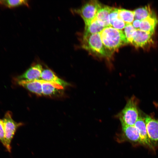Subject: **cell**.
<instances>
[{
	"instance_id": "obj_1",
	"label": "cell",
	"mask_w": 158,
	"mask_h": 158,
	"mask_svg": "<svg viewBox=\"0 0 158 158\" xmlns=\"http://www.w3.org/2000/svg\"><path fill=\"white\" fill-rule=\"evenodd\" d=\"M99 34L105 47L113 53L128 44L124 32L122 30L109 26L104 28Z\"/></svg>"
},
{
	"instance_id": "obj_2",
	"label": "cell",
	"mask_w": 158,
	"mask_h": 158,
	"mask_svg": "<svg viewBox=\"0 0 158 158\" xmlns=\"http://www.w3.org/2000/svg\"><path fill=\"white\" fill-rule=\"evenodd\" d=\"M82 47L91 54L100 58L109 59L113 54L103 44L99 33L83 35Z\"/></svg>"
},
{
	"instance_id": "obj_3",
	"label": "cell",
	"mask_w": 158,
	"mask_h": 158,
	"mask_svg": "<svg viewBox=\"0 0 158 158\" xmlns=\"http://www.w3.org/2000/svg\"><path fill=\"white\" fill-rule=\"evenodd\" d=\"M138 104L137 98L134 96H132L124 108L116 115L121 125L134 126L139 116Z\"/></svg>"
},
{
	"instance_id": "obj_4",
	"label": "cell",
	"mask_w": 158,
	"mask_h": 158,
	"mask_svg": "<svg viewBox=\"0 0 158 158\" xmlns=\"http://www.w3.org/2000/svg\"><path fill=\"white\" fill-rule=\"evenodd\" d=\"M12 115L11 112L8 111L6 113L2 119L6 142L5 148L9 152H11V142L16 131L24 124L22 122L15 121L12 118Z\"/></svg>"
},
{
	"instance_id": "obj_5",
	"label": "cell",
	"mask_w": 158,
	"mask_h": 158,
	"mask_svg": "<svg viewBox=\"0 0 158 158\" xmlns=\"http://www.w3.org/2000/svg\"><path fill=\"white\" fill-rule=\"evenodd\" d=\"M102 5L98 1L91 0L86 2L80 8L74 10V12L81 16L86 25L95 18Z\"/></svg>"
},
{
	"instance_id": "obj_6",
	"label": "cell",
	"mask_w": 158,
	"mask_h": 158,
	"mask_svg": "<svg viewBox=\"0 0 158 158\" xmlns=\"http://www.w3.org/2000/svg\"><path fill=\"white\" fill-rule=\"evenodd\" d=\"M150 140L153 146L158 147V120L146 115L144 118Z\"/></svg>"
},
{
	"instance_id": "obj_7",
	"label": "cell",
	"mask_w": 158,
	"mask_h": 158,
	"mask_svg": "<svg viewBox=\"0 0 158 158\" xmlns=\"http://www.w3.org/2000/svg\"><path fill=\"white\" fill-rule=\"evenodd\" d=\"M121 140L126 141L133 145H141L138 131L134 126L122 125V132Z\"/></svg>"
},
{
	"instance_id": "obj_8",
	"label": "cell",
	"mask_w": 158,
	"mask_h": 158,
	"mask_svg": "<svg viewBox=\"0 0 158 158\" xmlns=\"http://www.w3.org/2000/svg\"><path fill=\"white\" fill-rule=\"evenodd\" d=\"M134 126L138 133L141 145L151 150H154V148L152 145L148 136L144 119L139 116Z\"/></svg>"
},
{
	"instance_id": "obj_9",
	"label": "cell",
	"mask_w": 158,
	"mask_h": 158,
	"mask_svg": "<svg viewBox=\"0 0 158 158\" xmlns=\"http://www.w3.org/2000/svg\"><path fill=\"white\" fill-rule=\"evenodd\" d=\"M153 35L149 33L137 30L136 34L131 44L137 48L146 47L153 43Z\"/></svg>"
},
{
	"instance_id": "obj_10",
	"label": "cell",
	"mask_w": 158,
	"mask_h": 158,
	"mask_svg": "<svg viewBox=\"0 0 158 158\" xmlns=\"http://www.w3.org/2000/svg\"><path fill=\"white\" fill-rule=\"evenodd\" d=\"M43 70L42 66L40 64H35L30 67L24 73L17 77L16 80L17 81L40 80Z\"/></svg>"
},
{
	"instance_id": "obj_11",
	"label": "cell",
	"mask_w": 158,
	"mask_h": 158,
	"mask_svg": "<svg viewBox=\"0 0 158 158\" xmlns=\"http://www.w3.org/2000/svg\"><path fill=\"white\" fill-rule=\"evenodd\" d=\"M19 85L36 95H43L41 79L32 80H20L17 81Z\"/></svg>"
},
{
	"instance_id": "obj_12",
	"label": "cell",
	"mask_w": 158,
	"mask_h": 158,
	"mask_svg": "<svg viewBox=\"0 0 158 158\" xmlns=\"http://www.w3.org/2000/svg\"><path fill=\"white\" fill-rule=\"evenodd\" d=\"M43 95L52 96L60 94L64 87L58 84L42 80Z\"/></svg>"
},
{
	"instance_id": "obj_13",
	"label": "cell",
	"mask_w": 158,
	"mask_h": 158,
	"mask_svg": "<svg viewBox=\"0 0 158 158\" xmlns=\"http://www.w3.org/2000/svg\"><path fill=\"white\" fill-rule=\"evenodd\" d=\"M42 80L56 83L64 88L70 84L58 77L51 70L46 68L43 70L41 75Z\"/></svg>"
},
{
	"instance_id": "obj_14",
	"label": "cell",
	"mask_w": 158,
	"mask_h": 158,
	"mask_svg": "<svg viewBox=\"0 0 158 158\" xmlns=\"http://www.w3.org/2000/svg\"><path fill=\"white\" fill-rule=\"evenodd\" d=\"M112 7L102 5L95 18L102 26L106 27L110 26L109 21V16Z\"/></svg>"
},
{
	"instance_id": "obj_15",
	"label": "cell",
	"mask_w": 158,
	"mask_h": 158,
	"mask_svg": "<svg viewBox=\"0 0 158 158\" xmlns=\"http://www.w3.org/2000/svg\"><path fill=\"white\" fill-rule=\"evenodd\" d=\"M158 23V20L154 14L141 20L139 30L153 35Z\"/></svg>"
},
{
	"instance_id": "obj_16",
	"label": "cell",
	"mask_w": 158,
	"mask_h": 158,
	"mask_svg": "<svg viewBox=\"0 0 158 158\" xmlns=\"http://www.w3.org/2000/svg\"><path fill=\"white\" fill-rule=\"evenodd\" d=\"M118 9L112 7L109 16L110 26L120 30L124 28L126 24L118 15Z\"/></svg>"
},
{
	"instance_id": "obj_17",
	"label": "cell",
	"mask_w": 158,
	"mask_h": 158,
	"mask_svg": "<svg viewBox=\"0 0 158 158\" xmlns=\"http://www.w3.org/2000/svg\"><path fill=\"white\" fill-rule=\"evenodd\" d=\"M134 19L140 21L155 14L149 5L138 8L134 11Z\"/></svg>"
},
{
	"instance_id": "obj_18",
	"label": "cell",
	"mask_w": 158,
	"mask_h": 158,
	"mask_svg": "<svg viewBox=\"0 0 158 158\" xmlns=\"http://www.w3.org/2000/svg\"><path fill=\"white\" fill-rule=\"evenodd\" d=\"M104 28L101 25L95 18L88 24L85 25L83 35L100 33Z\"/></svg>"
},
{
	"instance_id": "obj_19",
	"label": "cell",
	"mask_w": 158,
	"mask_h": 158,
	"mask_svg": "<svg viewBox=\"0 0 158 158\" xmlns=\"http://www.w3.org/2000/svg\"><path fill=\"white\" fill-rule=\"evenodd\" d=\"M21 5L29 6L26 0H0V6L3 8H12Z\"/></svg>"
},
{
	"instance_id": "obj_20",
	"label": "cell",
	"mask_w": 158,
	"mask_h": 158,
	"mask_svg": "<svg viewBox=\"0 0 158 158\" xmlns=\"http://www.w3.org/2000/svg\"><path fill=\"white\" fill-rule=\"evenodd\" d=\"M120 17L126 24H132L134 19V11L124 9H118Z\"/></svg>"
},
{
	"instance_id": "obj_21",
	"label": "cell",
	"mask_w": 158,
	"mask_h": 158,
	"mask_svg": "<svg viewBox=\"0 0 158 158\" xmlns=\"http://www.w3.org/2000/svg\"><path fill=\"white\" fill-rule=\"evenodd\" d=\"M137 30L133 26L132 24H126L124 28V32L128 44H131L135 36Z\"/></svg>"
},
{
	"instance_id": "obj_22",
	"label": "cell",
	"mask_w": 158,
	"mask_h": 158,
	"mask_svg": "<svg viewBox=\"0 0 158 158\" xmlns=\"http://www.w3.org/2000/svg\"><path fill=\"white\" fill-rule=\"evenodd\" d=\"M0 142L5 147L6 142L4 123L2 119L0 118Z\"/></svg>"
},
{
	"instance_id": "obj_23",
	"label": "cell",
	"mask_w": 158,
	"mask_h": 158,
	"mask_svg": "<svg viewBox=\"0 0 158 158\" xmlns=\"http://www.w3.org/2000/svg\"><path fill=\"white\" fill-rule=\"evenodd\" d=\"M140 23V20L137 19H135L132 24L134 27L137 30L139 29Z\"/></svg>"
}]
</instances>
